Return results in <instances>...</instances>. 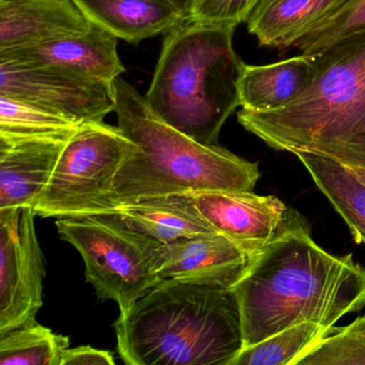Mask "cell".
<instances>
[{"label": "cell", "instance_id": "cell-1", "mask_svg": "<svg viewBox=\"0 0 365 365\" xmlns=\"http://www.w3.org/2000/svg\"><path fill=\"white\" fill-rule=\"evenodd\" d=\"M238 301L243 348L294 324L333 329L365 307V267L352 254L334 256L314 241L303 217L254 257L232 288Z\"/></svg>", "mask_w": 365, "mask_h": 365}, {"label": "cell", "instance_id": "cell-2", "mask_svg": "<svg viewBox=\"0 0 365 365\" xmlns=\"http://www.w3.org/2000/svg\"><path fill=\"white\" fill-rule=\"evenodd\" d=\"M127 365H228L243 348L232 288L162 279L113 324Z\"/></svg>", "mask_w": 365, "mask_h": 365}, {"label": "cell", "instance_id": "cell-3", "mask_svg": "<svg viewBox=\"0 0 365 365\" xmlns=\"http://www.w3.org/2000/svg\"><path fill=\"white\" fill-rule=\"evenodd\" d=\"M313 56L307 91L279 110H241L238 121L275 150L324 155L365 170V33Z\"/></svg>", "mask_w": 365, "mask_h": 365}, {"label": "cell", "instance_id": "cell-4", "mask_svg": "<svg viewBox=\"0 0 365 365\" xmlns=\"http://www.w3.org/2000/svg\"><path fill=\"white\" fill-rule=\"evenodd\" d=\"M113 86L118 127L140 150L119 168L110 193L87 215L149 196L253 191L260 177L258 163L219 145L200 144L170 127L123 78H117Z\"/></svg>", "mask_w": 365, "mask_h": 365}, {"label": "cell", "instance_id": "cell-5", "mask_svg": "<svg viewBox=\"0 0 365 365\" xmlns=\"http://www.w3.org/2000/svg\"><path fill=\"white\" fill-rule=\"evenodd\" d=\"M235 29L190 19L168 31L145 99L164 123L206 146L217 145L240 106L245 63L232 46Z\"/></svg>", "mask_w": 365, "mask_h": 365}, {"label": "cell", "instance_id": "cell-6", "mask_svg": "<svg viewBox=\"0 0 365 365\" xmlns=\"http://www.w3.org/2000/svg\"><path fill=\"white\" fill-rule=\"evenodd\" d=\"M61 238L73 245L85 264L86 281L101 301L113 300L120 313L160 282L148 254L150 242L112 213L58 217Z\"/></svg>", "mask_w": 365, "mask_h": 365}, {"label": "cell", "instance_id": "cell-7", "mask_svg": "<svg viewBox=\"0 0 365 365\" xmlns=\"http://www.w3.org/2000/svg\"><path fill=\"white\" fill-rule=\"evenodd\" d=\"M140 146L117 125L82 123L68 140L41 200L42 217L87 215L110 193L119 168Z\"/></svg>", "mask_w": 365, "mask_h": 365}, {"label": "cell", "instance_id": "cell-8", "mask_svg": "<svg viewBox=\"0 0 365 365\" xmlns=\"http://www.w3.org/2000/svg\"><path fill=\"white\" fill-rule=\"evenodd\" d=\"M31 207L0 209V335L36 322L43 305L44 256Z\"/></svg>", "mask_w": 365, "mask_h": 365}, {"label": "cell", "instance_id": "cell-9", "mask_svg": "<svg viewBox=\"0 0 365 365\" xmlns=\"http://www.w3.org/2000/svg\"><path fill=\"white\" fill-rule=\"evenodd\" d=\"M0 97L19 100L82 123L115 112L113 83L54 66L0 63Z\"/></svg>", "mask_w": 365, "mask_h": 365}, {"label": "cell", "instance_id": "cell-10", "mask_svg": "<svg viewBox=\"0 0 365 365\" xmlns=\"http://www.w3.org/2000/svg\"><path fill=\"white\" fill-rule=\"evenodd\" d=\"M192 195L207 222L253 257L303 219L275 196L253 191H200Z\"/></svg>", "mask_w": 365, "mask_h": 365}, {"label": "cell", "instance_id": "cell-11", "mask_svg": "<svg viewBox=\"0 0 365 365\" xmlns=\"http://www.w3.org/2000/svg\"><path fill=\"white\" fill-rule=\"evenodd\" d=\"M160 281L192 282L232 288L249 270L254 257L220 232L197 235L148 247Z\"/></svg>", "mask_w": 365, "mask_h": 365}, {"label": "cell", "instance_id": "cell-12", "mask_svg": "<svg viewBox=\"0 0 365 365\" xmlns=\"http://www.w3.org/2000/svg\"><path fill=\"white\" fill-rule=\"evenodd\" d=\"M71 136L0 134V209L37 206Z\"/></svg>", "mask_w": 365, "mask_h": 365}, {"label": "cell", "instance_id": "cell-13", "mask_svg": "<svg viewBox=\"0 0 365 365\" xmlns=\"http://www.w3.org/2000/svg\"><path fill=\"white\" fill-rule=\"evenodd\" d=\"M117 38L93 24L83 35L57 41L0 52V63L54 66L113 83L125 73Z\"/></svg>", "mask_w": 365, "mask_h": 365}, {"label": "cell", "instance_id": "cell-14", "mask_svg": "<svg viewBox=\"0 0 365 365\" xmlns=\"http://www.w3.org/2000/svg\"><path fill=\"white\" fill-rule=\"evenodd\" d=\"M91 26L73 0H0V52L83 35Z\"/></svg>", "mask_w": 365, "mask_h": 365}, {"label": "cell", "instance_id": "cell-15", "mask_svg": "<svg viewBox=\"0 0 365 365\" xmlns=\"http://www.w3.org/2000/svg\"><path fill=\"white\" fill-rule=\"evenodd\" d=\"M100 212L112 213L125 227L153 245L217 232L198 210L192 192L138 198Z\"/></svg>", "mask_w": 365, "mask_h": 365}, {"label": "cell", "instance_id": "cell-16", "mask_svg": "<svg viewBox=\"0 0 365 365\" xmlns=\"http://www.w3.org/2000/svg\"><path fill=\"white\" fill-rule=\"evenodd\" d=\"M93 24L117 39L140 44L187 20L170 0H73Z\"/></svg>", "mask_w": 365, "mask_h": 365}, {"label": "cell", "instance_id": "cell-17", "mask_svg": "<svg viewBox=\"0 0 365 365\" xmlns=\"http://www.w3.org/2000/svg\"><path fill=\"white\" fill-rule=\"evenodd\" d=\"M313 56L301 54L264 66H243L239 97L243 110L268 112L298 99L313 80Z\"/></svg>", "mask_w": 365, "mask_h": 365}, {"label": "cell", "instance_id": "cell-18", "mask_svg": "<svg viewBox=\"0 0 365 365\" xmlns=\"http://www.w3.org/2000/svg\"><path fill=\"white\" fill-rule=\"evenodd\" d=\"M346 0H260L247 20L260 46L286 48L336 11Z\"/></svg>", "mask_w": 365, "mask_h": 365}, {"label": "cell", "instance_id": "cell-19", "mask_svg": "<svg viewBox=\"0 0 365 365\" xmlns=\"http://www.w3.org/2000/svg\"><path fill=\"white\" fill-rule=\"evenodd\" d=\"M322 193L343 217L356 243H365V183L347 166L324 155L294 153Z\"/></svg>", "mask_w": 365, "mask_h": 365}, {"label": "cell", "instance_id": "cell-20", "mask_svg": "<svg viewBox=\"0 0 365 365\" xmlns=\"http://www.w3.org/2000/svg\"><path fill=\"white\" fill-rule=\"evenodd\" d=\"M331 330L312 322L294 324L242 348L228 365H296Z\"/></svg>", "mask_w": 365, "mask_h": 365}, {"label": "cell", "instance_id": "cell-21", "mask_svg": "<svg viewBox=\"0 0 365 365\" xmlns=\"http://www.w3.org/2000/svg\"><path fill=\"white\" fill-rule=\"evenodd\" d=\"M69 337L37 324L0 335V365H59Z\"/></svg>", "mask_w": 365, "mask_h": 365}, {"label": "cell", "instance_id": "cell-22", "mask_svg": "<svg viewBox=\"0 0 365 365\" xmlns=\"http://www.w3.org/2000/svg\"><path fill=\"white\" fill-rule=\"evenodd\" d=\"M80 123L19 100L0 97V134L10 136H71Z\"/></svg>", "mask_w": 365, "mask_h": 365}, {"label": "cell", "instance_id": "cell-23", "mask_svg": "<svg viewBox=\"0 0 365 365\" xmlns=\"http://www.w3.org/2000/svg\"><path fill=\"white\" fill-rule=\"evenodd\" d=\"M364 33L365 0H346L336 11L294 42L292 48L311 56L332 44Z\"/></svg>", "mask_w": 365, "mask_h": 365}, {"label": "cell", "instance_id": "cell-24", "mask_svg": "<svg viewBox=\"0 0 365 365\" xmlns=\"http://www.w3.org/2000/svg\"><path fill=\"white\" fill-rule=\"evenodd\" d=\"M296 365H365V314L335 328Z\"/></svg>", "mask_w": 365, "mask_h": 365}, {"label": "cell", "instance_id": "cell-25", "mask_svg": "<svg viewBox=\"0 0 365 365\" xmlns=\"http://www.w3.org/2000/svg\"><path fill=\"white\" fill-rule=\"evenodd\" d=\"M260 0H200L189 18L195 22L236 29L247 22Z\"/></svg>", "mask_w": 365, "mask_h": 365}, {"label": "cell", "instance_id": "cell-26", "mask_svg": "<svg viewBox=\"0 0 365 365\" xmlns=\"http://www.w3.org/2000/svg\"><path fill=\"white\" fill-rule=\"evenodd\" d=\"M59 365H115V358L108 350L78 346L63 350Z\"/></svg>", "mask_w": 365, "mask_h": 365}, {"label": "cell", "instance_id": "cell-27", "mask_svg": "<svg viewBox=\"0 0 365 365\" xmlns=\"http://www.w3.org/2000/svg\"><path fill=\"white\" fill-rule=\"evenodd\" d=\"M173 5L176 6L187 18H189L192 10L195 7L200 0H170Z\"/></svg>", "mask_w": 365, "mask_h": 365}, {"label": "cell", "instance_id": "cell-28", "mask_svg": "<svg viewBox=\"0 0 365 365\" xmlns=\"http://www.w3.org/2000/svg\"><path fill=\"white\" fill-rule=\"evenodd\" d=\"M347 168H349L350 172H351L356 178L360 179L362 182L365 183V170L358 168H349V166H347Z\"/></svg>", "mask_w": 365, "mask_h": 365}]
</instances>
